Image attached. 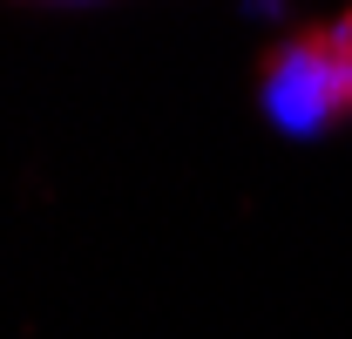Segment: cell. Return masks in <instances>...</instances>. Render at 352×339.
<instances>
[{"instance_id":"obj_1","label":"cell","mask_w":352,"mask_h":339,"mask_svg":"<svg viewBox=\"0 0 352 339\" xmlns=\"http://www.w3.org/2000/svg\"><path fill=\"white\" fill-rule=\"evenodd\" d=\"M258 88H264V116L285 136H318L339 116H352V7L339 21H318L305 34L278 41Z\"/></svg>"}]
</instances>
